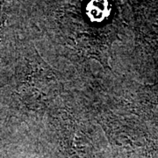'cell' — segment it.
<instances>
[{
	"label": "cell",
	"instance_id": "cell-1",
	"mask_svg": "<svg viewBox=\"0 0 158 158\" xmlns=\"http://www.w3.org/2000/svg\"><path fill=\"white\" fill-rule=\"evenodd\" d=\"M86 13L91 21L102 22L111 13V5L106 0H92L86 6Z\"/></svg>",
	"mask_w": 158,
	"mask_h": 158
}]
</instances>
